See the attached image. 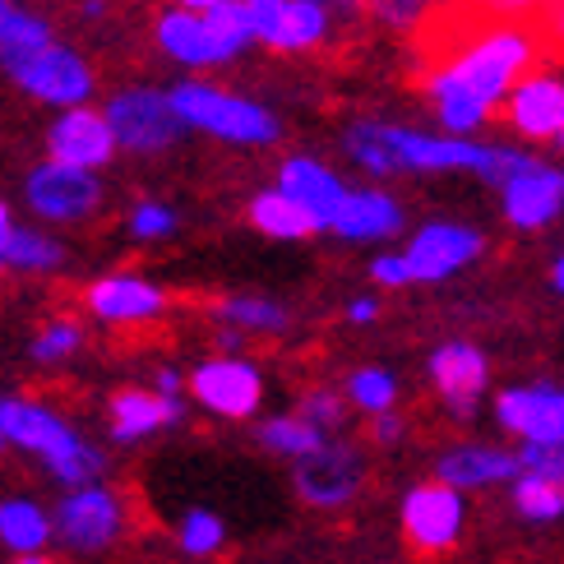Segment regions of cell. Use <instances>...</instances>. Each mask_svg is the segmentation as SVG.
I'll use <instances>...</instances> for the list:
<instances>
[{"mask_svg": "<svg viewBox=\"0 0 564 564\" xmlns=\"http://www.w3.org/2000/svg\"><path fill=\"white\" fill-rule=\"evenodd\" d=\"M431 42V61L421 75V93L435 111L440 130L481 134L500 116L513 79L542 65L546 46L532 23H496V19H449Z\"/></svg>", "mask_w": 564, "mask_h": 564, "instance_id": "6da1fadb", "label": "cell"}, {"mask_svg": "<svg viewBox=\"0 0 564 564\" xmlns=\"http://www.w3.org/2000/svg\"><path fill=\"white\" fill-rule=\"evenodd\" d=\"M0 421H6L10 449L37 458L42 473L61 490L107 477V454L88 435L69 426L65 412L42 403V398H0Z\"/></svg>", "mask_w": 564, "mask_h": 564, "instance_id": "7a4b0ae2", "label": "cell"}, {"mask_svg": "<svg viewBox=\"0 0 564 564\" xmlns=\"http://www.w3.org/2000/svg\"><path fill=\"white\" fill-rule=\"evenodd\" d=\"M167 98L181 116L185 130L208 134L218 144L231 149H273L282 139V121L273 116V107L246 98L237 88H223L204 75H185L181 84L167 88Z\"/></svg>", "mask_w": 564, "mask_h": 564, "instance_id": "3957f363", "label": "cell"}, {"mask_svg": "<svg viewBox=\"0 0 564 564\" xmlns=\"http://www.w3.org/2000/svg\"><path fill=\"white\" fill-rule=\"evenodd\" d=\"M153 46L172 65L204 75V69H227L250 52V33L237 6L227 10H191V6H167L153 14Z\"/></svg>", "mask_w": 564, "mask_h": 564, "instance_id": "277c9868", "label": "cell"}, {"mask_svg": "<svg viewBox=\"0 0 564 564\" xmlns=\"http://www.w3.org/2000/svg\"><path fill=\"white\" fill-rule=\"evenodd\" d=\"M0 75H6L23 98H33L42 107H79L98 98V69L79 52L75 42H65L61 33L52 42L33 46L23 56L0 61Z\"/></svg>", "mask_w": 564, "mask_h": 564, "instance_id": "5b68a950", "label": "cell"}, {"mask_svg": "<svg viewBox=\"0 0 564 564\" xmlns=\"http://www.w3.org/2000/svg\"><path fill=\"white\" fill-rule=\"evenodd\" d=\"M126 532H130L126 496L102 477L69 486L52 509V542L75 555H107L111 546H121Z\"/></svg>", "mask_w": 564, "mask_h": 564, "instance_id": "8992f818", "label": "cell"}, {"mask_svg": "<svg viewBox=\"0 0 564 564\" xmlns=\"http://www.w3.org/2000/svg\"><path fill=\"white\" fill-rule=\"evenodd\" d=\"M102 204H107L102 172L42 158L29 167V176H23V208H29L33 223H42V227H84L102 214Z\"/></svg>", "mask_w": 564, "mask_h": 564, "instance_id": "52a82bcc", "label": "cell"}, {"mask_svg": "<svg viewBox=\"0 0 564 564\" xmlns=\"http://www.w3.org/2000/svg\"><path fill=\"white\" fill-rule=\"evenodd\" d=\"M102 116L116 134V149L130 158H162L181 144V116L167 98V88L153 84H126L102 102Z\"/></svg>", "mask_w": 564, "mask_h": 564, "instance_id": "ba28073f", "label": "cell"}, {"mask_svg": "<svg viewBox=\"0 0 564 564\" xmlns=\"http://www.w3.org/2000/svg\"><path fill=\"white\" fill-rule=\"evenodd\" d=\"M246 33L254 46L278 56H311L324 52L338 33V19L315 0H237Z\"/></svg>", "mask_w": 564, "mask_h": 564, "instance_id": "9c48e42d", "label": "cell"}, {"mask_svg": "<svg viewBox=\"0 0 564 564\" xmlns=\"http://www.w3.org/2000/svg\"><path fill=\"white\" fill-rule=\"evenodd\" d=\"M185 393L223 421H250L264 408V370L241 351H218L185 375Z\"/></svg>", "mask_w": 564, "mask_h": 564, "instance_id": "30bf717a", "label": "cell"}, {"mask_svg": "<svg viewBox=\"0 0 564 564\" xmlns=\"http://www.w3.org/2000/svg\"><path fill=\"white\" fill-rule=\"evenodd\" d=\"M292 486L296 500L311 509H347L366 486V458L357 444L328 435L319 449L292 463Z\"/></svg>", "mask_w": 564, "mask_h": 564, "instance_id": "8fae6325", "label": "cell"}, {"mask_svg": "<svg viewBox=\"0 0 564 564\" xmlns=\"http://www.w3.org/2000/svg\"><path fill=\"white\" fill-rule=\"evenodd\" d=\"M403 536L416 555H449L463 532H467V496L454 486L435 481H416L403 496Z\"/></svg>", "mask_w": 564, "mask_h": 564, "instance_id": "7c38bea8", "label": "cell"}, {"mask_svg": "<svg viewBox=\"0 0 564 564\" xmlns=\"http://www.w3.org/2000/svg\"><path fill=\"white\" fill-rule=\"evenodd\" d=\"M84 311L111 328H139V324H158L172 311V292L162 282H153L149 273L116 269V273L93 278L84 288Z\"/></svg>", "mask_w": 564, "mask_h": 564, "instance_id": "4fadbf2b", "label": "cell"}, {"mask_svg": "<svg viewBox=\"0 0 564 564\" xmlns=\"http://www.w3.org/2000/svg\"><path fill=\"white\" fill-rule=\"evenodd\" d=\"M496 121H505L528 144H555V134L564 130V75L555 65H532L505 93Z\"/></svg>", "mask_w": 564, "mask_h": 564, "instance_id": "5bb4252c", "label": "cell"}, {"mask_svg": "<svg viewBox=\"0 0 564 564\" xmlns=\"http://www.w3.org/2000/svg\"><path fill=\"white\" fill-rule=\"evenodd\" d=\"M496 191H500L505 223L519 231H542L564 214V167L536 158V153H523L519 167H513Z\"/></svg>", "mask_w": 564, "mask_h": 564, "instance_id": "9a60e30c", "label": "cell"}, {"mask_svg": "<svg viewBox=\"0 0 564 564\" xmlns=\"http://www.w3.org/2000/svg\"><path fill=\"white\" fill-rule=\"evenodd\" d=\"M486 254V237L473 223H449V218H435V223H421L408 246H403V260L412 269V282H449L454 273L473 269Z\"/></svg>", "mask_w": 564, "mask_h": 564, "instance_id": "2e32d148", "label": "cell"}, {"mask_svg": "<svg viewBox=\"0 0 564 564\" xmlns=\"http://www.w3.org/2000/svg\"><path fill=\"white\" fill-rule=\"evenodd\" d=\"M116 134L107 126L102 107L79 102V107H61L46 126V158L69 162V167H88V172H107L116 162Z\"/></svg>", "mask_w": 564, "mask_h": 564, "instance_id": "e0dca14e", "label": "cell"}, {"mask_svg": "<svg viewBox=\"0 0 564 564\" xmlns=\"http://www.w3.org/2000/svg\"><path fill=\"white\" fill-rule=\"evenodd\" d=\"M431 384L440 393V403L449 408V416L473 421L481 398L490 389V361L477 343L467 338H449L431 351Z\"/></svg>", "mask_w": 564, "mask_h": 564, "instance_id": "ac0fdd59", "label": "cell"}, {"mask_svg": "<svg viewBox=\"0 0 564 564\" xmlns=\"http://www.w3.org/2000/svg\"><path fill=\"white\" fill-rule=\"evenodd\" d=\"M185 421V393L158 389H116L107 398V435L116 444H144L162 431H176Z\"/></svg>", "mask_w": 564, "mask_h": 564, "instance_id": "d6986e66", "label": "cell"}, {"mask_svg": "<svg viewBox=\"0 0 564 564\" xmlns=\"http://www.w3.org/2000/svg\"><path fill=\"white\" fill-rule=\"evenodd\" d=\"M408 227V208L398 195H389L384 185H347L343 204L328 218V231L338 241H393Z\"/></svg>", "mask_w": 564, "mask_h": 564, "instance_id": "ffe728a7", "label": "cell"}, {"mask_svg": "<svg viewBox=\"0 0 564 564\" xmlns=\"http://www.w3.org/2000/svg\"><path fill=\"white\" fill-rule=\"evenodd\" d=\"M500 431L528 444L564 440V384H519L496 393Z\"/></svg>", "mask_w": 564, "mask_h": 564, "instance_id": "44dd1931", "label": "cell"}, {"mask_svg": "<svg viewBox=\"0 0 564 564\" xmlns=\"http://www.w3.org/2000/svg\"><path fill=\"white\" fill-rule=\"evenodd\" d=\"M278 191L296 199L305 214L315 218L319 231H328V218H334V208L343 204L347 195V181L328 167V162L311 158V153H292V158H282V167H278Z\"/></svg>", "mask_w": 564, "mask_h": 564, "instance_id": "7402d4cb", "label": "cell"}, {"mask_svg": "<svg viewBox=\"0 0 564 564\" xmlns=\"http://www.w3.org/2000/svg\"><path fill=\"white\" fill-rule=\"evenodd\" d=\"M435 477L454 490H486V486H509L519 477V454L500 449V444H449L435 458Z\"/></svg>", "mask_w": 564, "mask_h": 564, "instance_id": "603a6c76", "label": "cell"}, {"mask_svg": "<svg viewBox=\"0 0 564 564\" xmlns=\"http://www.w3.org/2000/svg\"><path fill=\"white\" fill-rule=\"evenodd\" d=\"M0 264H6V273L46 278V273H61L65 269V246H61V237H52V227H42V223H14L10 237L0 241Z\"/></svg>", "mask_w": 564, "mask_h": 564, "instance_id": "cb8c5ba5", "label": "cell"}, {"mask_svg": "<svg viewBox=\"0 0 564 564\" xmlns=\"http://www.w3.org/2000/svg\"><path fill=\"white\" fill-rule=\"evenodd\" d=\"M208 315H214L218 324L237 328V334L246 338H278L288 334V305L273 301V296H254V292H231V296H218L214 305H208Z\"/></svg>", "mask_w": 564, "mask_h": 564, "instance_id": "d4e9b609", "label": "cell"}, {"mask_svg": "<svg viewBox=\"0 0 564 564\" xmlns=\"http://www.w3.org/2000/svg\"><path fill=\"white\" fill-rule=\"evenodd\" d=\"M0 546L10 555H33L52 546V509L33 496L0 500Z\"/></svg>", "mask_w": 564, "mask_h": 564, "instance_id": "484cf974", "label": "cell"}, {"mask_svg": "<svg viewBox=\"0 0 564 564\" xmlns=\"http://www.w3.org/2000/svg\"><path fill=\"white\" fill-rule=\"evenodd\" d=\"M246 218H250V227L260 231V237H269V241H305V237H315V231H319L315 218L305 214L296 199L282 195L278 185H269V191H260V195L250 199Z\"/></svg>", "mask_w": 564, "mask_h": 564, "instance_id": "4316f807", "label": "cell"}, {"mask_svg": "<svg viewBox=\"0 0 564 564\" xmlns=\"http://www.w3.org/2000/svg\"><path fill=\"white\" fill-rule=\"evenodd\" d=\"M324 440H328V431H319L315 421H305L301 412L260 421V444H264L273 458H288V463H296V458H305L311 449H319Z\"/></svg>", "mask_w": 564, "mask_h": 564, "instance_id": "83f0119b", "label": "cell"}, {"mask_svg": "<svg viewBox=\"0 0 564 564\" xmlns=\"http://www.w3.org/2000/svg\"><path fill=\"white\" fill-rule=\"evenodd\" d=\"M343 153L375 181L398 176V162H393L389 139H384V121H351L343 130Z\"/></svg>", "mask_w": 564, "mask_h": 564, "instance_id": "f1b7e54d", "label": "cell"}, {"mask_svg": "<svg viewBox=\"0 0 564 564\" xmlns=\"http://www.w3.org/2000/svg\"><path fill=\"white\" fill-rule=\"evenodd\" d=\"M509 496H513V509H519L528 523H555V519H564V481H555V477L519 473L509 481Z\"/></svg>", "mask_w": 564, "mask_h": 564, "instance_id": "f546056e", "label": "cell"}, {"mask_svg": "<svg viewBox=\"0 0 564 564\" xmlns=\"http://www.w3.org/2000/svg\"><path fill=\"white\" fill-rule=\"evenodd\" d=\"M361 10L384 33H398V37H426L440 29V14L431 0H361Z\"/></svg>", "mask_w": 564, "mask_h": 564, "instance_id": "4dcf8cb0", "label": "cell"}, {"mask_svg": "<svg viewBox=\"0 0 564 564\" xmlns=\"http://www.w3.org/2000/svg\"><path fill=\"white\" fill-rule=\"evenodd\" d=\"M84 351V324L75 315H56V319H46L33 343H29V357L37 366H65V361H75Z\"/></svg>", "mask_w": 564, "mask_h": 564, "instance_id": "1f68e13d", "label": "cell"}, {"mask_svg": "<svg viewBox=\"0 0 564 564\" xmlns=\"http://www.w3.org/2000/svg\"><path fill=\"white\" fill-rule=\"evenodd\" d=\"M176 546L191 560H214L227 546V523L214 509H185L176 523Z\"/></svg>", "mask_w": 564, "mask_h": 564, "instance_id": "d6a6232c", "label": "cell"}, {"mask_svg": "<svg viewBox=\"0 0 564 564\" xmlns=\"http://www.w3.org/2000/svg\"><path fill=\"white\" fill-rule=\"evenodd\" d=\"M347 403L375 416V412H389L398 408V375L384 370V366H361L347 375Z\"/></svg>", "mask_w": 564, "mask_h": 564, "instance_id": "836d02e7", "label": "cell"}, {"mask_svg": "<svg viewBox=\"0 0 564 564\" xmlns=\"http://www.w3.org/2000/svg\"><path fill=\"white\" fill-rule=\"evenodd\" d=\"M176 227H181V214H176L172 204H162V199H139V204L130 208V218H126L130 241H139V246L172 241Z\"/></svg>", "mask_w": 564, "mask_h": 564, "instance_id": "e575fe53", "label": "cell"}, {"mask_svg": "<svg viewBox=\"0 0 564 564\" xmlns=\"http://www.w3.org/2000/svg\"><path fill=\"white\" fill-rule=\"evenodd\" d=\"M542 0H463V19H496V23H532Z\"/></svg>", "mask_w": 564, "mask_h": 564, "instance_id": "d590c367", "label": "cell"}, {"mask_svg": "<svg viewBox=\"0 0 564 564\" xmlns=\"http://www.w3.org/2000/svg\"><path fill=\"white\" fill-rule=\"evenodd\" d=\"M305 421H315L319 431L334 435L343 426V416H347V398L334 393V389H311V393H301V408H296Z\"/></svg>", "mask_w": 564, "mask_h": 564, "instance_id": "8d00e7d4", "label": "cell"}, {"mask_svg": "<svg viewBox=\"0 0 564 564\" xmlns=\"http://www.w3.org/2000/svg\"><path fill=\"white\" fill-rule=\"evenodd\" d=\"M519 473H542V477L564 481V440H551V444L519 440Z\"/></svg>", "mask_w": 564, "mask_h": 564, "instance_id": "74e56055", "label": "cell"}, {"mask_svg": "<svg viewBox=\"0 0 564 564\" xmlns=\"http://www.w3.org/2000/svg\"><path fill=\"white\" fill-rule=\"evenodd\" d=\"M532 29H536V37H542V46L551 56H564V0H542Z\"/></svg>", "mask_w": 564, "mask_h": 564, "instance_id": "f35d334b", "label": "cell"}, {"mask_svg": "<svg viewBox=\"0 0 564 564\" xmlns=\"http://www.w3.org/2000/svg\"><path fill=\"white\" fill-rule=\"evenodd\" d=\"M370 278L380 282L384 292H398V288H412V269L403 260V250H384L370 260Z\"/></svg>", "mask_w": 564, "mask_h": 564, "instance_id": "ab89813d", "label": "cell"}, {"mask_svg": "<svg viewBox=\"0 0 564 564\" xmlns=\"http://www.w3.org/2000/svg\"><path fill=\"white\" fill-rule=\"evenodd\" d=\"M366 435H370L375 449H393V444L403 440V416H398L393 408H389V412H375L370 426H366Z\"/></svg>", "mask_w": 564, "mask_h": 564, "instance_id": "60d3db41", "label": "cell"}, {"mask_svg": "<svg viewBox=\"0 0 564 564\" xmlns=\"http://www.w3.org/2000/svg\"><path fill=\"white\" fill-rule=\"evenodd\" d=\"M380 319V301L375 296H357L347 305V324H357V328H366V324H375Z\"/></svg>", "mask_w": 564, "mask_h": 564, "instance_id": "b9f144b4", "label": "cell"}, {"mask_svg": "<svg viewBox=\"0 0 564 564\" xmlns=\"http://www.w3.org/2000/svg\"><path fill=\"white\" fill-rule=\"evenodd\" d=\"M315 6H324L338 23H357V19L366 14V10H361V0H315Z\"/></svg>", "mask_w": 564, "mask_h": 564, "instance_id": "7bdbcfd3", "label": "cell"}, {"mask_svg": "<svg viewBox=\"0 0 564 564\" xmlns=\"http://www.w3.org/2000/svg\"><path fill=\"white\" fill-rule=\"evenodd\" d=\"M75 14H79L84 23H102V19L111 14V0H75Z\"/></svg>", "mask_w": 564, "mask_h": 564, "instance_id": "ee69618b", "label": "cell"}, {"mask_svg": "<svg viewBox=\"0 0 564 564\" xmlns=\"http://www.w3.org/2000/svg\"><path fill=\"white\" fill-rule=\"evenodd\" d=\"M153 389H158V393H185L181 370H172V366H158V375H153Z\"/></svg>", "mask_w": 564, "mask_h": 564, "instance_id": "f6af8a7d", "label": "cell"}, {"mask_svg": "<svg viewBox=\"0 0 564 564\" xmlns=\"http://www.w3.org/2000/svg\"><path fill=\"white\" fill-rule=\"evenodd\" d=\"M218 347H223V351H241V347H246V334H237V328L223 324V328H218Z\"/></svg>", "mask_w": 564, "mask_h": 564, "instance_id": "bcb514c9", "label": "cell"}, {"mask_svg": "<svg viewBox=\"0 0 564 564\" xmlns=\"http://www.w3.org/2000/svg\"><path fill=\"white\" fill-rule=\"evenodd\" d=\"M431 6H435L440 23H449V19H458V14H463V0H431Z\"/></svg>", "mask_w": 564, "mask_h": 564, "instance_id": "7dc6e473", "label": "cell"}, {"mask_svg": "<svg viewBox=\"0 0 564 564\" xmlns=\"http://www.w3.org/2000/svg\"><path fill=\"white\" fill-rule=\"evenodd\" d=\"M19 218H14V208H10V199L6 195H0V241H6L10 237V227H14Z\"/></svg>", "mask_w": 564, "mask_h": 564, "instance_id": "c3c4849f", "label": "cell"}, {"mask_svg": "<svg viewBox=\"0 0 564 564\" xmlns=\"http://www.w3.org/2000/svg\"><path fill=\"white\" fill-rule=\"evenodd\" d=\"M172 6H191V10H227L237 0H172Z\"/></svg>", "mask_w": 564, "mask_h": 564, "instance_id": "681fc988", "label": "cell"}, {"mask_svg": "<svg viewBox=\"0 0 564 564\" xmlns=\"http://www.w3.org/2000/svg\"><path fill=\"white\" fill-rule=\"evenodd\" d=\"M551 288H555V292L564 296V250L555 254V264H551Z\"/></svg>", "mask_w": 564, "mask_h": 564, "instance_id": "f907efd6", "label": "cell"}, {"mask_svg": "<svg viewBox=\"0 0 564 564\" xmlns=\"http://www.w3.org/2000/svg\"><path fill=\"white\" fill-rule=\"evenodd\" d=\"M10 564H52V560H46V551H33V555H14Z\"/></svg>", "mask_w": 564, "mask_h": 564, "instance_id": "816d5d0a", "label": "cell"}, {"mask_svg": "<svg viewBox=\"0 0 564 564\" xmlns=\"http://www.w3.org/2000/svg\"><path fill=\"white\" fill-rule=\"evenodd\" d=\"M10 449V444H6V421H0V454H6Z\"/></svg>", "mask_w": 564, "mask_h": 564, "instance_id": "f5cc1de1", "label": "cell"}, {"mask_svg": "<svg viewBox=\"0 0 564 564\" xmlns=\"http://www.w3.org/2000/svg\"><path fill=\"white\" fill-rule=\"evenodd\" d=\"M555 149H564V130H560V134H555Z\"/></svg>", "mask_w": 564, "mask_h": 564, "instance_id": "db71d44e", "label": "cell"}, {"mask_svg": "<svg viewBox=\"0 0 564 564\" xmlns=\"http://www.w3.org/2000/svg\"><path fill=\"white\" fill-rule=\"evenodd\" d=\"M6 6H10V0H0V10H6Z\"/></svg>", "mask_w": 564, "mask_h": 564, "instance_id": "11a10c76", "label": "cell"}, {"mask_svg": "<svg viewBox=\"0 0 564 564\" xmlns=\"http://www.w3.org/2000/svg\"><path fill=\"white\" fill-rule=\"evenodd\" d=\"M0 273H6V264H0Z\"/></svg>", "mask_w": 564, "mask_h": 564, "instance_id": "9f6ffc18", "label": "cell"}]
</instances>
